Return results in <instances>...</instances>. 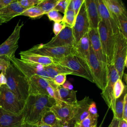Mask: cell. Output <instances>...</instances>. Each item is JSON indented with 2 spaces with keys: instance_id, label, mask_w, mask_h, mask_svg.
<instances>
[{
  "instance_id": "1",
  "label": "cell",
  "mask_w": 127,
  "mask_h": 127,
  "mask_svg": "<svg viewBox=\"0 0 127 127\" xmlns=\"http://www.w3.org/2000/svg\"><path fill=\"white\" fill-rule=\"evenodd\" d=\"M56 100L47 95H29L22 111L23 123L37 125L43 113L50 110Z\"/></svg>"
},
{
  "instance_id": "2",
  "label": "cell",
  "mask_w": 127,
  "mask_h": 127,
  "mask_svg": "<svg viewBox=\"0 0 127 127\" xmlns=\"http://www.w3.org/2000/svg\"><path fill=\"white\" fill-rule=\"evenodd\" d=\"M4 75L7 87L20 101L25 103L29 95L28 79L10 62Z\"/></svg>"
},
{
  "instance_id": "3",
  "label": "cell",
  "mask_w": 127,
  "mask_h": 127,
  "mask_svg": "<svg viewBox=\"0 0 127 127\" xmlns=\"http://www.w3.org/2000/svg\"><path fill=\"white\" fill-rule=\"evenodd\" d=\"M55 64L64 66L72 72V74L84 78L94 83L92 73L87 62L75 52L62 59L54 60Z\"/></svg>"
},
{
  "instance_id": "4",
  "label": "cell",
  "mask_w": 127,
  "mask_h": 127,
  "mask_svg": "<svg viewBox=\"0 0 127 127\" xmlns=\"http://www.w3.org/2000/svg\"><path fill=\"white\" fill-rule=\"evenodd\" d=\"M29 95H47L60 101L58 88L52 80L37 75H33L28 79Z\"/></svg>"
},
{
  "instance_id": "5",
  "label": "cell",
  "mask_w": 127,
  "mask_h": 127,
  "mask_svg": "<svg viewBox=\"0 0 127 127\" xmlns=\"http://www.w3.org/2000/svg\"><path fill=\"white\" fill-rule=\"evenodd\" d=\"M115 48L113 64L116 69L120 79H122L127 60V38L119 31L115 35Z\"/></svg>"
},
{
  "instance_id": "6",
  "label": "cell",
  "mask_w": 127,
  "mask_h": 127,
  "mask_svg": "<svg viewBox=\"0 0 127 127\" xmlns=\"http://www.w3.org/2000/svg\"><path fill=\"white\" fill-rule=\"evenodd\" d=\"M103 54L106 60L107 65L113 64L115 48V35L110 32L101 21L97 27Z\"/></svg>"
},
{
  "instance_id": "7",
  "label": "cell",
  "mask_w": 127,
  "mask_h": 127,
  "mask_svg": "<svg viewBox=\"0 0 127 127\" xmlns=\"http://www.w3.org/2000/svg\"><path fill=\"white\" fill-rule=\"evenodd\" d=\"M87 63L92 73L94 83L99 89L103 90L107 82V65L98 60L91 45Z\"/></svg>"
},
{
  "instance_id": "8",
  "label": "cell",
  "mask_w": 127,
  "mask_h": 127,
  "mask_svg": "<svg viewBox=\"0 0 127 127\" xmlns=\"http://www.w3.org/2000/svg\"><path fill=\"white\" fill-rule=\"evenodd\" d=\"M25 103L18 97L6 85L0 87V107L14 114L22 113Z\"/></svg>"
},
{
  "instance_id": "9",
  "label": "cell",
  "mask_w": 127,
  "mask_h": 127,
  "mask_svg": "<svg viewBox=\"0 0 127 127\" xmlns=\"http://www.w3.org/2000/svg\"><path fill=\"white\" fill-rule=\"evenodd\" d=\"M24 53L37 54L51 58L54 60H58L74 53L73 46H66L59 47H44L41 44L36 45L31 48L23 51Z\"/></svg>"
},
{
  "instance_id": "10",
  "label": "cell",
  "mask_w": 127,
  "mask_h": 127,
  "mask_svg": "<svg viewBox=\"0 0 127 127\" xmlns=\"http://www.w3.org/2000/svg\"><path fill=\"white\" fill-rule=\"evenodd\" d=\"M10 61L28 79L33 75H37L51 79L44 65L25 62L15 57L11 58Z\"/></svg>"
},
{
  "instance_id": "11",
  "label": "cell",
  "mask_w": 127,
  "mask_h": 127,
  "mask_svg": "<svg viewBox=\"0 0 127 127\" xmlns=\"http://www.w3.org/2000/svg\"><path fill=\"white\" fill-rule=\"evenodd\" d=\"M90 25L84 1L76 16L74 25L72 27L74 47L85 34L88 33Z\"/></svg>"
},
{
  "instance_id": "12",
  "label": "cell",
  "mask_w": 127,
  "mask_h": 127,
  "mask_svg": "<svg viewBox=\"0 0 127 127\" xmlns=\"http://www.w3.org/2000/svg\"><path fill=\"white\" fill-rule=\"evenodd\" d=\"M16 25L13 32L8 38L0 45V56L7 57L9 60L15 57V53L18 48V40L20 38V30L24 24Z\"/></svg>"
},
{
  "instance_id": "13",
  "label": "cell",
  "mask_w": 127,
  "mask_h": 127,
  "mask_svg": "<svg viewBox=\"0 0 127 127\" xmlns=\"http://www.w3.org/2000/svg\"><path fill=\"white\" fill-rule=\"evenodd\" d=\"M120 78L114 64L107 65V82L105 88L102 90L101 96L109 108L113 111L115 99L113 89L116 81Z\"/></svg>"
},
{
  "instance_id": "14",
  "label": "cell",
  "mask_w": 127,
  "mask_h": 127,
  "mask_svg": "<svg viewBox=\"0 0 127 127\" xmlns=\"http://www.w3.org/2000/svg\"><path fill=\"white\" fill-rule=\"evenodd\" d=\"M95 2L101 21L104 23L110 32L116 35L120 31L117 17H114L110 13L103 0H95Z\"/></svg>"
},
{
  "instance_id": "15",
  "label": "cell",
  "mask_w": 127,
  "mask_h": 127,
  "mask_svg": "<svg viewBox=\"0 0 127 127\" xmlns=\"http://www.w3.org/2000/svg\"><path fill=\"white\" fill-rule=\"evenodd\" d=\"M44 47H59L66 46L74 47V38L72 27L66 25L65 27L48 43L43 44Z\"/></svg>"
},
{
  "instance_id": "16",
  "label": "cell",
  "mask_w": 127,
  "mask_h": 127,
  "mask_svg": "<svg viewBox=\"0 0 127 127\" xmlns=\"http://www.w3.org/2000/svg\"><path fill=\"white\" fill-rule=\"evenodd\" d=\"M74 105H69L61 101H56L50 110L63 124H69L74 116Z\"/></svg>"
},
{
  "instance_id": "17",
  "label": "cell",
  "mask_w": 127,
  "mask_h": 127,
  "mask_svg": "<svg viewBox=\"0 0 127 127\" xmlns=\"http://www.w3.org/2000/svg\"><path fill=\"white\" fill-rule=\"evenodd\" d=\"M92 100L88 96H85L83 99L77 101L74 105V116L69 124L74 126L75 124L80 122L88 115V108Z\"/></svg>"
},
{
  "instance_id": "18",
  "label": "cell",
  "mask_w": 127,
  "mask_h": 127,
  "mask_svg": "<svg viewBox=\"0 0 127 127\" xmlns=\"http://www.w3.org/2000/svg\"><path fill=\"white\" fill-rule=\"evenodd\" d=\"M23 124L22 113L14 114L0 107V127H20Z\"/></svg>"
},
{
  "instance_id": "19",
  "label": "cell",
  "mask_w": 127,
  "mask_h": 127,
  "mask_svg": "<svg viewBox=\"0 0 127 127\" xmlns=\"http://www.w3.org/2000/svg\"><path fill=\"white\" fill-rule=\"evenodd\" d=\"M25 10L19 4L18 0H14L10 4L0 8V19L6 23L13 17L19 16Z\"/></svg>"
},
{
  "instance_id": "20",
  "label": "cell",
  "mask_w": 127,
  "mask_h": 127,
  "mask_svg": "<svg viewBox=\"0 0 127 127\" xmlns=\"http://www.w3.org/2000/svg\"><path fill=\"white\" fill-rule=\"evenodd\" d=\"M88 35L91 47L96 58L98 60L107 65L106 60L103 54L98 29L90 28L88 32Z\"/></svg>"
},
{
  "instance_id": "21",
  "label": "cell",
  "mask_w": 127,
  "mask_h": 127,
  "mask_svg": "<svg viewBox=\"0 0 127 127\" xmlns=\"http://www.w3.org/2000/svg\"><path fill=\"white\" fill-rule=\"evenodd\" d=\"M84 3L90 28L97 29L101 19L95 0H84Z\"/></svg>"
},
{
  "instance_id": "22",
  "label": "cell",
  "mask_w": 127,
  "mask_h": 127,
  "mask_svg": "<svg viewBox=\"0 0 127 127\" xmlns=\"http://www.w3.org/2000/svg\"><path fill=\"white\" fill-rule=\"evenodd\" d=\"M19 55L20 56V60L25 62L44 66L55 64L54 59L50 57L37 54L24 53L23 51L20 52Z\"/></svg>"
},
{
  "instance_id": "23",
  "label": "cell",
  "mask_w": 127,
  "mask_h": 127,
  "mask_svg": "<svg viewBox=\"0 0 127 127\" xmlns=\"http://www.w3.org/2000/svg\"><path fill=\"white\" fill-rule=\"evenodd\" d=\"M90 43L88 33L85 34L74 46L75 53L87 62L89 56Z\"/></svg>"
},
{
  "instance_id": "24",
  "label": "cell",
  "mask_w": 127,
  "mask_h": 127,
  "mask_svg": "<svg viewBox=\"0 0 127 127\" xmlns=\"http://www.w3.org/2000/svg\"><path fill=\"white\" fill-rule=\"evenodd\" d=\"M107 8L114 16H118L127 14V10L123 2L120 0H103Z\"/></svg>"
},
{
  "instance_id": "25",
  "label": "cell",
  "mask_w": 127,
  "mask_h": 127,
  "mask_svg": "<svg viewBox=\"0 0 127 127\" xmlns=\"http://www.w3.org/2000/svg\"><path fill=\"white\" fill-rule=\"evenodd\" d=\"M76 91L73 90H68L59 86L58 88V94L60 101L64 102L67 104L74 105L77 103Z\"/></svg>"
},
{
  "instance_id": "26",
  "label": "cell",
  "mask_w": 127,
  "mask_h": 127,
  "mask_svg": "<svg viewBox=\"0 0 127 127\" xmlns=\"http://www.w3.org/2000/svg\"><path fill=\"white\" fill-rule=\"evenodd\" d=\"M41 122L52 127H61L63 125L62 121L57 118L50 109L43 113Z\"/></svg>"
},
{
  "instance_id": "27",
  "label": "cell",
  "mask_w": 127,
  "mask_h": 127,
  "mask_svg": "<svg viewBox=\"0 0 127 127\" xmlns=\"http://www.w3.org/2000/svg\"><path fill=\"white\" fill-rule=\"evenodd\" d=\"M126 94H127V86L126 87L122 94L119 98L115 99L113 112L114 113V117L119 120H121L122 118L123 110L124 104V97Z\"/></svg>"
},
{
  "instance_id": "28",
  "label": "cell",
  "mask_w": 127,
  "mask_h": 127,
  "mask_svg": "<svg viewBox=\"0 0 127 127\" xmlns=\"http://www.w3.org/2000/svg\"><path fill=\"white\" fill-rule=\"evenodd\" d=\"M45 13L42 9L36 5L25 9L19 16H25L31 18H35L42 16Z\"/></svg>"
},
{
  "instance_id": "29",
  "label": "cell",
  "mask_w": 127,
  "mask_h": 127,
  "mask_svg": "<svg viewBox=\"0 0 127 127\" xmlns=\"http://www.w3.org/2000/svg\"><path fill=\"white\" fill-rule=\"evenodd\" d=\"M59 0H42L37 5L40 7L45 14L54 9Z\"/></svg>"
},
{
  "instance_id": "30",
  "label": "cell",
  "mask_w": 127,
  "mask_h": 127,
  "mask_svg": "<svg viewBox=\"0 0 127 127\" xmlns=\"http://www.w3.org/2000/svg\"><path fill=\"white\" fill-rule=\"evenodd\" d=\"M120 31L127 38V14H122L117 17Z\"/></svg>"
},
{
  "instance_id": "31",
  "label": "cell",
  "mask_w": 127,
  "mask_h": 127,
  "mask_svg": "<svg viewBox=\"0 0 127 127\" xmlns=\"http://www.w3.org/2000/svg\"><path fill=\"white\" fill-rule=\"evenodd\" d=\"M97 119L88 115L80 122L74 125V127H95L97 124Z\"/></svg>"
},
{
  "instance_id": "32",
  "label": "cell",
  "mask_w": 127,
  "mask_h": 127,
  "mask_svg": "<svg viewBox=\"0 0 127 127\" xmlns=\"http://www.w3.org/2000/svg\"><path fill=\"white\" fill-rule=\"evenodd\" d=\"M75 18L76 15L74 12L72 10L66 9L63 16L62 21L64 22L65 25L72 27L75 22Z\"/></svg>"
},
{
  "instance_id": "33",
  "label": "cell",
  "mask_w": 127,
  "mask_h": 127,
  "mask_svg": "<svg viewBox=\"0 0 127 127\" xmlns=\"http://www.w3.org/2000/svg\"><path fill=\"white\" fill-rule=\"evenodd\" d=\"M126 87V85L124 84L122 79L119 78L116 81L114 84L113 89V93L115 99L119 98L122 94Z\"/></svg>"
},
{
  "instance_id": "34",
  "label": "cell",
  "mask_w": 127,
  "mask_h": 127,
  "mask_svg": "<svg viewBox=\"0 0 127 127\" xmlns=\"http://www.w3.org/2000/svg\"><path fill=\"white\" fill-rule=\"evenodd\" d=\"M84 1V0H70L67 9L73 10L76 16Z\"/></svg>"
},
{
  "instance_id": "35",
  "label": "cell",
  "mask_w": 127,
  "mask_h": 127,
  "mask_svg": "<svg viewBox=\"0 0 127 127\" xmlns=\"http://www.w3.org/2000/svg\"><path fill=\"white\" fill-rule=\"evenodd\" d=\"M47 14L49 20L54 22H62L63 19V16L59 11L54 9L50 11Z\"/></svg>"
},
{
  "instance_id": "36",
  "label": "cell",
  "mask_w": 127,
  "mask_h": 127,
  "mask_svg": "<svg viewBox=\"0 0 127 127\" xmlns=\"http://www.w3.org/2000/svg\"><path fill=\"white\" fill-rule=\"evenodd\" d=\"M41 0H18V2L23 8L26 9L37 5Z\"/></svg>"
},
{
  "instance_id": "37",
  "label": "cell",
  "mask_w": 127,
  "mask_h": 127,
  "mask_svg": "<svg viewBox=\"0 0 127 127\" xmlns=\"http://www.w3.org/2000/svg\"><path fill=\"white\" fill-rule=\"evenodd\" d=\"M70 2V0H59L54 9L64 13Z\"/></svg>"
},
{
  "instance_id": "38",
  "label": "cell",
  "mask_w": 127,
  "mask_h": 127,
  "mask_svg": "<svg viewBox=\"0 0 127 127\" xmlns=\"http://www.w3.org/2000/svg\"><path fill=\"white\" fill-rule=\"evenodd\" d=\"M66 74H59L56 75L53 79L54 83L58 86H61L66 81Z\"/></svg>"
},
{
  "instance_id": "39",
  "label": "cell",
  "mask_w": 127,
  "mask_h": 127,
  "mask_svg": "<svg viewBox=\"0 0 127 127\" xmlns=\"http://www.w3.org/2000/svg\"><path fill=\"white\" fill-rule=\"evenodd\" d=\"M89 115L92 117L98 118V114L97 112V109L96 104L94 101H92L88 108Z\"/></svg>"
},
{
  "instance_id": "40",
  "label": "cell",
  "mask_w": 127,
  "mask_h": 127,
  "mask_svg": "<svg viewBox=\"0 0 127 127\" xmlns=\"http://www.w3.org/2000/svg\"><path fill=\"white\" fill-rule=\"evenodd\" d=\"M65 24L63 21L60 22H54L53 30L55 35H57L65 27Z\"/></svg>"
},
{
  "instance_id": "41",
  "label": "cell",
  "mask_w": 127,
  "mask_h": 127,
  "mask_svg": "<svg viewBox=\"0 0 127 127\" xmlns=\"http://www.w3.org/2000/svg\"><path fill=\"white\" fill-rule=\"evenodd\" d=\"M122 119L127 121V94H125L124 97V104Z\"/></svg>"
},
{
  "instance_id": "42",
  "label": "cell",
  "mask_w": 127,
  "mask_h": 127,
  "mask_svg": "<svg viewBox=\"0 0 127 127\" xmlns=\"http://www.w3.org/2000/svg\"><path fill=\"white\" fill-rule=\"evenodd\" d=\"M61 86L64 88H65V89H66L68 90H73V85L68 80H66L65 81V82Z\"/></svg>"
},
{
  "instance_id": "43",
  "label": "cell",
  "mask_w": 127,
  "mask_h": 127,
  "mask_svg": "<svg viewBox=\"0 0 127 127\" xmlns=\"http://www.w3.org/2000/svg\"><path fill=\"white\" fill-rule=\"evenodd\" d=\"M6 84V79L5 75L2 72H0V87Z\"/></svg>"
},
{
  "instance_id": "44",
  "label": "cell",
  "mask_w": 127,
  "mask_h": 127,
  "mask_svg": "<svg viewBox=\"0 0 127 127\" xmlns=\"http://www.w3.org/2000/svg\"><path fill=\"white\" fill-rule=\"evenodd\" d=\"M119 120H119L114 117L111 123H110V124L108 126V127H118Z\"/></svg>"
},
{
  "instance_id": "45",
  "label": "cell",
  "mask_w": 127,
  "mask_h": 127,
  "mask_svg": "<svg viewBox=\"0 0 127 127\" xmlns=\"http://www.w3.org/2000/svg\"><path fill=\"white\" fill-rule=\"evenodd\" d=\"M14 0H0V5L2 7L6 6L12 2Z\"/></svg>"
},
{
  "instance_id": "46",
  "label": "cell",
  "mask_w": 127,
  "mask_h": 127,
  "mask_svg": "<svg viewBox=\"0 0 127 127\" xmlns=\"http://www.w3.org/2000/svg\"><path fill=\"white\" fill-rule=\"evenodd\" d=\"M118 127H127V121L123 119L120 120Z\"/></svg>"
},
{
  "instance_id": "47",
  "label": "cell",
  "mask_w": 127,
  "mask_h": 127,
  "mask_svg": "<svg viewBox=\"0 0 127 127\" xmlns=\"http://www.w3.org/2000/svg\"><path fill=\"white\" fill-rule=\"evenodd\" d=\"M20 127H37V125H32V124L24 123Z\"/></svg>"
},
{
  "instance_id": "48",
  "label": "cell",
  "mask_w": 127,
  "mask_h": 127,
  "mask_svg": "<svg viewBox=\"0 0 127 127\" xmlns=\"http://www.w3.org/2000/svg\"><path fill=\"white\" fill-rule=\"evenodd\" d=\"M37 127H52L50 126H49L48 125H46L44 123H43L42 122H41V121L37 125Z\"/></svg>"
},
{
  "instance_id": "49",
  "label": "cell",
  "mask_w": 127,
  "mask_h": 127,
  "mask_svg": "<svg viewBox=\"0 0 127 127\" xmlns=\"http://www.w3.org/2000/svg\"><path fill=\"white\" fill-rule=\"evenodd\" d=\"M74 126L71 125V124H63L61 127H74Z\"/></svg>"
},
{
  "instance_id": "50",
  "label": "cell",
  "mask_w": 127,
  "mask_h": 127,
  "mask_svg": "<svg viewBox=\"0 0 127 127\" xmlns=\"http://www.w3.org/2000/svg\"><path fill=\"white\" fill-rule=\"evenodd\" d=\"M3 60H9L7 57L4 56H0V63L2 62ZM10 61V60H9Z\"/></svg>"
},
{
  "instance_id": "51",
  "label": "cell",
  "mask_w": 127,
  "mask_h": 127,
  "mask_svg": "<svg viewBox=\"0 0 127 127\" xmlns=\"http://www.w3.org/2000/svg\"><path fill=\"white\" fill-rule=\"evenodd\" d=\"M3 23H4V22L2 20H1V19H0V25H2Z\"/></svg>"
},
{
  "instance_id": "52",
  "label": "cell",
  "mask_w": 127,
  "mask_h": 127,
  "mask_svg": "<svg viewBox=\"0 0 127 127\" xmlns=\"http://www.w3.org/2000/svg\"><path fill=\"white\" fill-rule=\"evenodd\" d=\"M2 7H3L0 5V8H2Z\"/></svg>"
},
{
  "instance_id": "53",
  "label": "cell",
  "mask_w": 127,
  "mask_h": 127,
  "mask_svg": "<svg viewBox=\"0 0 127 127\" xmlns=\"http://www.w3.org/2000/svg\"></svg>"
}]
</instances>
